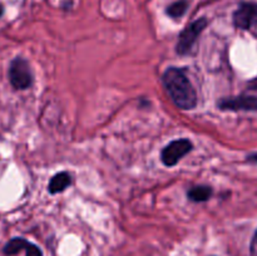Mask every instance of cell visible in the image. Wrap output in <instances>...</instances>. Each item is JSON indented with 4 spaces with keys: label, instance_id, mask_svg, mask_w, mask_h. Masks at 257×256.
Returning a JSON list of instances; mask_svg holds the SVG:
<instances>
[{
    "label": "cell",
    "instance_id": "277c9868",
    "mask_svg": "<svg viewBox=\"0 0 257 256\" xmlns=\"http://www.w3.org/2000/svg\"><path fill=\"white\" fill-rule=\"evenodd\" d=\"M192 151V143L190 140H176L168 143L161 152V160H162L163 165L172 167V166L177 165L181 161V158L185 157L188 152Z\"/></svg>",
    "mask_w": 257,
    "mask_h": 256
},
{
    "label": "cell",
    "instance_id": "30bf717a",
    "mask_svg": "<svg viewBox=\"0 0 257 256\" xmlns=\"http://www.w3.org/2000/svg\"><path fill=\"white\" fill-rule=\"evenodd\" d=\"M28 241L24 240L22 237H14L4 246V253L5 255H15L18 253L19 251L24 250L25 246H27Z\"/></svg>",
    "mask_w": 257,
    "mask_h": 256
},
{
    "label": "cell",
    "instance_id": "7c38bea8",
    "mask_svg": "<svg viewBox=\"0 0 257 256\" xmlns=\"http://www.w3.org/2000/svg\"><path fill=\"white\" fill-rule=\"evenodd\" d=\"M253 251H257V230H256L255 235H253V238H252V252Z\"/></svg>",
    "mask_w": 257,
    "mask_h": 256
},
{
    "label": "cell",
    "instance_id": "6da1fadb",
    "mask_svg": "<svg viewBox=\"0 0 257 256\" xmlns=\"http://www.w3.org/2000/svg\"><path fill=\"white\" fill-rule=\"evenodd\" d=\"M163 85L171 99L181 109H193L197 104V94L186 72L181 68H168L163 74Z\"/></svg>",
    "mask_w": 257,
    "mask_h": 256
},
{
    "label": "cell",
    "instance_id": "8fae6325",
    "mask_svg": "<svg viewBox=\"0 0 257 256\" xmlns=\"http://www.w3.org/2000/svg\"><path fill=\"white\" fill-rule=\"evenodd\" d=\"M24 250H25V252H27V255L25 256H43L42 250H40L37 245L29 242V241H28V243H27V246H25Z\"/></svg>",
    "mask_w": 257,
    "mask_h": 256
},
{
    "label": "cell",
    "instance_id": "7a4b0ae2",
    "mask_svg": "<svg viewBox=\"0 0 257 256\" xmlns=\"http://www.w3.org/2000/svg\"><path fill=\"white\" fill-rule=\"evenodd\" d=\"M9 80L15 89L24 90L30 88L33 84V73L29 63L20 57L13 59L9 67Z\"/></svg>",
    "mask_w": 257,
    "mask_h": 256
},
{
    "label": "cell",
    "instance_id": "5bb4252c",
    "mask_svg": "<svg viewBox=\"0 0 257 256\" xmlns=\"http://www.w3.org/2000/svg\"><path fill=\"white\" fill-rule=\"evenodd\" d=\"M3 13H4V7H3L2 4H0V17L3 15Z\"/></svg>",
    "mask_w": 257,
    "mask_h": 256
},
{
    "label": "cell",
    "instance_id": "ba28073f",
    "mask_svg": "<svg viewBox=\"0 0 257 256\" xmlns=\"http://www.w3.org/2000/svg\"><path fill=\"white\" fill-rule=\"evenodd\" d=\"M211 196H212V188L205 185L195 186L187 192L188 200L193 201V202H205V201L210 200Z\"/></svg>",
    "mask_w": 257,
    "mask_h": 256
},
{
    "label": "cell",
    "instance_id": "4fadbf2b",
    "mask_svg": "<svg viewBox=\"0 0 257 256\" xmlns=\"http://www.w3.org/2000/svg\"><path fill=\"white\" fill-rule=\"evenodd\" d=\"M247 160L251 161V162H256L257 163V153H252V155L247 156Z\"/></svg>",
    "mask_w": 257,
    "mask_h": 256
},
{
    "label": "cell",
    "instance_id": "9c48e42d",
    "mask_svg": "<svg viewBox=\"0 0 257 256\" xmlns=\"http://www.w3.org/2000/svg\"><path fill=\"white\" fill-rule=\"evenodd\" d=\"M188 5L190 4H188L187 0H177V2L168 5L167 9H166V13L172 19H177V18L183 17L186 14V12L188 9Z\"/></svg>",
    "mask_w": 257,
    "mask_h": 256
},
{
    "label": "cell",
    "instance_id": "3957f363",
    "mask_svg": "<svg viewBox=\"0 0 257 256\" xmlns=\"http://www.w3.org/2000/svg\"><path fill=\"white\" fill-rule=\"evenodd\" d=\"M206 27H207V19L206 18H200V19L188 24L178 37V42L176 44V52L181 55L190 53L193 44H195L197 38L200 37L201 33L205 30Z\"/></svg>",
    "mask_w": 257,
    "mask_h": 256
},
{
    "label": "cell",
    "instance_id": "52a82bcc",
    "mask_svg": "<svg viewBox=\"0 0 257 256\" xmlns=\"http://www.w3.org/2000/svg\"><path fill=\"white\" fill-rule=\"evenodd\" d=\"M70 185H72V176L63 171V172H59L53 176L49 182V186H48V190H49L50 193L54 195V193L65 191Z\"/></svg>",
    "mask_w": 257,
    "mask_h": 256
},
{
    "label": "cell",
    "instance_id": "5b68a950",
    "mask_svg": "<svg viewBox=\"0 0 257 256\" xmlns=\"http://www.w3.org/2000/svg\"><path fill=\"white\" fill-rule=\"evenodd\" d=\"M233 24L238 29H251L257 25V4L243 2L233 13Z\"/></svg>",
    "mask_w": 257,
    "mask_h": 256
},
{
    "label": "cell",
    "instance_id": "8992f818",
    "mask_svg": "<svg viewBox=\"0 0 257 256\" xmlns=\"http://www.w3.org/2000/svg\"><path fill=\"white\" fill-rule=\"evenodd\" d=\"M223 110H257V95L242 94L233 98H225L218 102Z\"/></svg>",
    "mask_w": 257,
    "mask_h": 256
}]
</instances>
